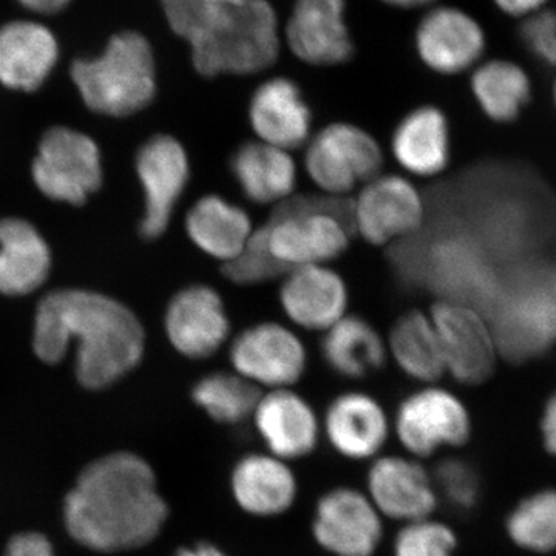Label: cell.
Masks as SVG:
<instances>
[{"label":"cell","mask_w":556,"mask_h":556,"mask_svg":"<svg viewBox=\"0 0 556 556\" xmlns=\"http://www.w3.org/2000/svg\"><path fill=\"white\" fill-rule=\"evenodd\" d=\"M64 515L70 535L83 546L121 552L155 540L169 507L149 464L130 453H115L80 473Z\"/></svg>","instance_id":"cell-1"},{"label":"cell","mask_w":556,"mask_h":556,"mask_svg":"<svg viewBox=\"0 0 556 556\" xmlns=\"http://www.w3.org/2000/svg\"><path fill=\"white\" fill-rule=\"evenodd\" d=\"M72 339L79 342L76 376L90 390L123 378L137 367L144 351V329L116 300L79 289L51 292L36 313V356L58 364Z\"/></svg>","instance_id":"cell-2"},{"label":"cell","mask_w":556,"mask_h":556,"mask_svg":"<svg viewBox=\"0 0 556 556\" xmlns=\"http://www.w3.org/2000/svg\"><path fill=\"white\" fill-rule=\"evenodd\" d=\"M273 257L288 269L327 265L346 251L354 226V201L343 195L289 197L265 225Z\"/></svg>","instance_id":"cell-3"},{"label":"cell","mask_w":556,"mask_h":556,"mask_svg":"<svg viewBox=\"0 0 556 556\" xmlns=\"http://www.w3.org/2000/svg\"><path fill=\"white\" fill-rule=\"evenodd\" d=\"M72 79L93 112L109 116L137 113L156 93L152 47L137 31L119 33L109 40L101 56L73 62Z\"/></svg>","instance_id":"cell-4"},{"label":"cell","mask_w":556,"mask_h":556,"mask_svg":"<svg viewBox=\"0 0 556 556\" xmlns=\"http://www.w3.org/2000/svg\"><path fill=\"white\" fill-rule=\"evenodd\" d=\"M200 75H252L276 62L280 51L276 11L266 0L219 9L211 25L190 40Z\"/></svg>","instance_id":"cell-5"},{"label":"cell","mask_w":556,"mask_h":556,"mask_svg":"<svg viewBox=\"0 0 556 556\" xmlns=\"http://www.w3.org/2000/svg\"><path fill=\"white\" fill-rule=\"evenodd\" d=\"M382 166L379 142L350 123L329 124L311 139L305 153L306 174L329 195L346 197L378 177Z\"/></svg>","instance_id":"cell-6"},{"label":"cell","mask_w":556,"mask_h":556,"mask_svg":"<svg viewBox=\"0 0 556 556\" xmlns=\"http://www.w3.org/2000/svg\"><path fill=\"white\" fill-rule=\"evenodd\" d=\"M33 178L43 195L65 203H86L101 188V155L87 135L53 127L43 135L33 163Z\"/></svg>","instance_id":"cell-7"},{"label":"cell","mask_w":556,"mask_h":556,"mask_svg":"<svg viewBox=\"0 0 556 556\" xmlns=\"http://www.w3.org/2000/svg\"><path fill=\"white\" fill-rule=\"evenodd\" d=\"M394 428L405 452L420 460L444 448L463 447L470 439L471 420L455 394L426 387L401 402Z\"/></svg>","instance_id":"cell-8"},{"label":"cell","mask_w":556,"mask_h":556,"mask_svg":"<svg viewBox=\"0 0 556 556\" xmlns=\"http://www.w3.org/2000/svg\"><path fill=\"white\" fill-rule=\"evenodd\" d=\"M382 519L367 493L340 485L318 497L311 530L329 555L375 556L382 543Z\"/></svg>","instance_id":"cell-9"},{"label":"cell","mask_w":556,"mask_h":556,"mask_svg":"<svg viewBox=\"0 0 556 556\" xmlns=\"http://www.w3.org/2000/svg\"><path fill=\"white\" fill-rule=\"evenodd\" d=\"M237 375L269 390L291 388L306 369V350L299 336L276 321L241 331L229 350Z\"/></svg>","instance_id":"cell-10"},{"label":"cell","mask_w":556,"mask_h":556,"mask_svg":"<svg viewBox=\"0 0 556 556\" xmlns=\"http://www.w3.org/2000/svg\"><path fill=\"white\" fill-rule=\"evenodd\" d=\"M445 372L457 382L478 386L492 376L496 345L492 331L477 311L463 302L441 300L430 311Z\"/></svg>","instance_id":"cell-11"},{"label":"cell","mask_w":556,"mask_h":556,"mask_svg":"<svg viewBox=\"0 0 556 556\" xmlns=\"http://www.w3.org/2000/svg\"><path fill=\"white\" fill-rule=\"evenodd\" d=\"M419 190L399 175H378L354 201V226L362 239L375 247L416 232L424 222Z\"/></svg>","instance_id":"cell-12"},{"label":"cell","mask_w":556,"mask_h":556,"mask_svg":"<svg viewBox=\"0 0 556 556\" xmlns=\"http://www.w3.org/2000/svg\"><path fill=\"white\" fill-rule=\"evenodd\" d=\"M367 495L383 518L407 522L433 517L439 496L430 471L412 456H378L367 473Z\"/></svg>","instance_id":"cell-13"},{"label":"cell","mask_w":556,"mask_h":556,"mask_svg":"<svg viewBox=\"0 0 556 556\" xmlns=\"http://www.w3.org/2000/svg\"><path fill=\"white\" fill-rule=\"evenodd\" d=\"M137 169L146 192V215L139 230L144 239H159L188 185V155L177 139L159 135L139 150Z\"/></svg>","instance_id":"cell-14"},{"label":"cell","mask_w":556,"mask_h":556,"mask_svg":"<svg viewBox=\"0 0 556 556\" xmlns=\"http://www.w3.org/2000/svg\"><path fill=\"white\" fill-rule=\"evenodd\" d=\"M266 452L280 459H303L317 448L320 422L308 401L291 388L270 390L252 415Z\"/></svg>","instance_id":"cell-15"},{"label":"cell","mask_w":556,"mask_h":556,"mask_svg":"<svg viewBox=\"0 0 556 556\" xmlns=\"http://www.w3.org/2000/svg\"><path fill=\"white\" fill-rule=\"evenodd\" d=\"M166 331L182 356L206 358L217 353L230 334L222 295L203 285L182 289L167 308Z\"/></svg>","instance_id":"cell-16"},{"label":"cell","mask_w":556,"mask_h":556,"mask_svg":"<svg viewBox=\"0 0 556 556\" xmlns=\"http://www.w3.org/2000/svg\"><path fill=\"white\" fill-rule=\"evenodd\" d=\"M420 60L441 75H456L477 64L485 49V35L466 11L441 7L420 21L416 31Z\"/></svg>","instance_id":"cell-17"},{"label":"cell","mask_w":556,"mask_h":556,"mask_svg":"<svg viewBox=\"0 0 556 556\" xmlns=\"http://www.w3.org/2000/svg\"><path fill=\"white\" fill-rule=\"evenodd\" d=\"M287 39L292 53L306 64H343L354 51L345 0H298L289 17Z\"/></svg>","instance_id":"cell-18"},{"label":"cell","mask_w":556,"mask_h":556,"mask_svg":"<svg viewBox=\"0 0 556 556\" xmlns=\"http://www.w3.org/2000/svg\"><path fill=\"white\" fill-rule=\"evenodd\" d=\"M278 300L292 324L313 331H327L348 308L345 280L327 265L299 266L283 276Z\"/></svg>","instance_id":"cell-19"},{"label":"cell","mask_w":556,"mask_h":556,"mask_svg":"<svg viewBox=\"0 0 556 556\" xmlns=\"http://www.w3.org/2000/svg\"><path fill=\"white\" fill-rule=\"evenodd\" d=\"M230 493L244 514L276 518L287 514L299 496V481L287 460L270 453H247L230 471Z\"/></svg>","instance_id":"cell-20"},{"label":"cell","mask_w":556,"mask_h":556,"mask_svg":"<svg viewBox=\"0 0 556 556\" xmlns=\"http://www.w3.org/2000/svg\"><path fill=\"white\" fill-rule=\"evenodd\" d=\"M324 433L332 450L345 459L372 460L386 447L390 422L375 397L346 391L328 405Z\"/></svg>","instance_id":"cell-21"},{"label":"cell","mask_w":556,"mask_h":556,"mask_svg":"<svg viewBox=\"0 0 556 556\" xmlns=\"http://www.w3.org/2000/svg\"><path fill=\"white\" fill-rule=\"evenodd\" d=\"M311 121L308 104L291 79L266 80L249 102V123L260 141L288 152L308 141Z\"/></svg>","instance_id":"cell-22"},{"label":"cell","mask_w":556,"mask_h":556,"mask_svg":"<svg viewBox=\"0 0 556 556\" xmlns=\"http://www.w3.org/2000/svg\"><path fill=\"white\" fill-rule=\"evenodd\" d=\"M60 58L56 36L33 21L0 27V83L11 90L35 91L49 78Z\"/></svg>","instance_id":"cell-23"},{"label":"cell","mask_w":556,"mask_h":556,"mask_svg":"<svg viewBox=\"0 0 556 556\" xmlns=\"http://www.w3.org/2000/svg\"><path fill=\"white\" fill-rule=\"evenodd\" d=\"M391 152L399 166L416 177H434L450 163L448 121L441 110L424 105L397 124Z\"/></svg>","instance_id":"cell-24"},{"label":"cell","mask_w":556,"mask_h":556,"mask_svg":"<svg viewBox=\"0 0 556 556\" xmlns=\"http://www.w3.org/2000/svg\"><path fill=\"white\" fill-rule=\"evenodd\" d=\"M230 172L243 195L255 204H280L294 193L298 167L288 150L262 141L241 144L230 159Z\"/></svg>","instance_id":"cell-25"},{"label":"cell","mask_w":556,"mask_h":556,"mask_svg":"<svg viewBox=\"0 0 556 556\" xmlns=\"http://www.w3.org/2000/svg\"><path fill=\"white\" fill-rule=\"evenodd\" d=\"M50 249L38 230L24 219H0V292L24 295L49 277Z\"/></svg>","instance_id":"cell-26"},{"label":"cell","mask_w":556,"mask_h":556,"mask_svg":"<svg viewBox=\"0 0 556 556\" xmlns=\"http://www.w3.org/2000/svg\"><path fill=\"white\" fill-rule=\"evenodd\" d=\"M186 229L201 251L223 263L236 258L254 232L247 211L218 195L203 197L193 204Z\"/></svg>","instance_id":"cell-27"},{"label":"cell","mask_w":556,"mask_h":556,"mask_svg":"<svg viewBox=\"0 0 556 556\" xmlns=\"http://www.w3.org/2000/svg\"><path fill=\"white\" fill-rule=\"evenodd\" d=\"M321 354L336 375L362 379L386 365L387 346L368 320L345 316L327 329L321 340Z\"/></svg>","instance_id":"cell-28"},{"label":"cell","mask_w":556,"mask_h":556,"mask_svg":"<svg viewBox=\"0 0 556 556\" xmlns=\"http://www.w3.org/2000/svg\"><path fill=\"white\" fill-rule=\"evenodd\" d=\"M388 348L402 371L412 379L433 383L445 375L433 321L420 311H409L399 318L391 329Z\"/></svg>","instance_id":"cell-29"},{"label":"cell","mask_w":556,"mask_h":556,"mask_svg":"<svg viewBox=\"0 0 556 556\" xmlns=\"http://www.w3.org/2000/svg\"><path fill=\"white\" fill-rule=\"evenodd\" d=\"M479 108L496 123H511L529 104L532 86L525 70L511 61H489L471 76Z\"/></svg>","instance_id":"cell-30"},{"label":"cell","mask_w":556,"mask_h":556,"mask_svg":"<svg viewBox=\"0 0 556 556\" xmlns=\"http://www.w3.org/2000/svg\"><path fill=\"white\" fill-rule=\"evenodd\" d=\"M260 390L240 375L214 372L193 387L192 399L208 417L225 426H240L254 415Z\"/></svg>","instance_id":"cell-31"},{"label":"cell","mask_w":556,"mask_h":556,"mask_svg":"<svg viewBox=\"0 0 556 556\" xmlns=\"http://www.w3.org/2000/svg\"><path fill=\"white\" fill-rule=\"evenodd\" d=\"M507 533L517 546L546 554L556 548V490L525 497L507 518Z\"/></svg>","instance_id":"cell-32"},{"label":"cell","mask_w":556,"mask_h":556,"mask_svg":"<svg viewBox=\"0 0 556 556\" xmlns=\"http://www.w3.org/2000/svg\"><path fill=\"white\" fill-rule=\"evenodd\" d=\"M222 270L232 283L249 287L285 276L289 269L270 254L268 232L265 226H262L254 229L243 251L236 258L226 262Z\"/></svg>","instance_id":"cell-33"},{"label":"cell","mask_w":556,"mask_h":556,"mask_svg":"<svg viewBox=\"0 0 556 556\" xmlns=\"http://www.w3.org/2000/svg\"><path fill=\"white\" fill-rule=\"evenodd\" d=\"M455 530L433 517L401 527L393 543V556H455Z\"/></svg>","instance_id":"cell-34"},{"label":"cell","mask_w":556,"mask_h":556,"mask_svg":"<svg viewBox=\"0 0 556 556\" xmlns=\"http://www.w3.org/2000/svg\"><path fill=\"white\" fill-rule=\"evenodd\" d=\"M438 496L445 497L450 506L470 510L481 496V479L467 460L445 457L431 471Z\"/></svg>","instance_id":"cell-35"},{"label":"cell","mask_w":556,"mask_h":556,"mask_svg":"<svg viewBox=\"0 0 556 556\" xmlns=\"http://www.w3.org/2000/svg\"><path fill=\"white\" fill-rule=\"evenodd\" d=\"M161 5L172 30L188 42L206 30L222 9L208 0H161Z\"/></svg>","instance_id":"cell-36"},{"label":"cell","mask_w":556,"mask_h":556,"mask_svg":"<svg viewBox=\"0 0 556 556\" xmlns=\"http://www.w3.org/2000/svg\"><path fill=\"white\" fill-rule=\"evenodd\" d=\"M519 38L536 60L556 67V11L540 10L527 16Z\"/></svg>","instance_id":"cell-37"},{"label":"cell","mask_w":556,"mask_h":556,"mask_svg":"<svg viewBox=\"0 0 556 556\" xmlns=\"http://www.w3.org/2000/svg\"><path fill=\"white\" fill-rule=\"evenodd\" d=\"M3 556H54L53 547L40 533H22L10 541Z\"/></svg>","instance_id":"cell-38"},{"label":"cell","mask_w":556,"mask_h":556,"mask_svg":"<svg viewBox=\"0 0 556 556\" xmlns=\"http://www.w3.org/2000/svg\"><path fill=\"white\" fill-rule=\"evenodd\" d=\"M541 430H543L544 445H546L547 452L556 456V393L548 399L546 408H544Z\"/></svg>","instance_id":"cell-39"},{"label":"cell","mask_w":556,"mask_h":556,"mask_svg":"<svg viewBox=\"0 0 556 556\" xmlns=\"http://www.w3.org/2000/svg\"><path fill=\"white\" fill-rule=\"evenodd\" d=\"M497 9L510 16L527 17L536 11L543 10L547 0H493Z\"/></svg>","instance_id":"cell-40"},{"label":"cell","mask_w":556,"mask_h":556,"mask_svg":"<svg viewBox=\"0 0 556 556\" xmlns=\"http://www.w3.org/2000/svg\"><path fill=\"white\" fill-rule=\"evenodd\" d=\"M20 2L36 13L53 14L65 9L72 0H20Z\"/></svg>","instance_id":"cell-41"},{"label":"cell","mask_w":556,"mask_h":556,"mask_svg":"<svg viewBox=\"0 0 556 556\" xmlns=\"http://www.w3.org/2000/svg\"><path fill=\"white\" fill-rule=\"evenodd\" d=\"M175 556H230L214 544L200 543L192 547L179 548Z\"/></svg>","instance_id":"cell-42"},{"label":"cell","mask_w":556,"mask_h":556,"mask_svg":"<svg viewBox=\"0 0 556 556\" xmlns=\"http://www.w3.org/2000/svg\"><path fill=\"white\" fill-rule=\"evenodd\" d=\"M388 5L401 7V9H417V7H426L433 3L434 0H382Z\"/></svg>","instance_id":"cell-43"},{"label":"cell","mask_w":556,"mask_h":556,"mask_svg":"<svg viewBox=\"0 0 556 556\" xmlns=\"http://www.w3.org/2000/svg\"><path fill=\"white\" fill-rule=\"evenodd\" d=\"M208 2L223 7V9H232V7L244 5V3L251 2V0H208Z\"/></svg>","instance_id":"cell-44"},{"label":"cell","mask_w":556,"mask_h":556,"mask_svg":"<svg viewBox=\"0 0 556 556\" xmlns=\"http://www.w3.org/2000/svg\"><path fill=\"white\" fill-rule=\"evenodd\" d=\"M555 104H556V83H555Z\"/></svg>","instance_id":"cell-45"}]
</instances>
